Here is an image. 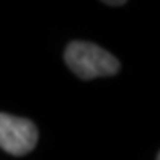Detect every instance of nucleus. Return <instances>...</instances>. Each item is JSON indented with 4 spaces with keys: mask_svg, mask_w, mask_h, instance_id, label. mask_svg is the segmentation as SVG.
Wrapping results in <instances>:
<instances>
[{
    "mask_svg": "<svg viewBox=\"0 0 160 160\" xmlns=\"http://www.w3.org/2000/svg\"><path fill=\"white\" fill-rule=\"evenodd\" d=\"M64 59L69 69L83 80L111 77L119 70V62L113 54L87 41L70 42L64 52Z\"/></svg>",
    "mask_w": 160,
    "mask_h": 160,
    "instance_id": "obj_1",
    "label": "nucleus"
},
{
    "mask_svg": "<svg viewBox=\"0 0 160 160\" xmlns=\"http://www.w3.org/2000/svg\"><path fill=\"white\" fill-rule=\"evenodd\" d=\"M38 129L30 119L0 113V147L12 155H26L38 144Z\"/></svg>",
    "mask_w": 160,
    "mask_h": 160,
    "instance_id": "obj_2",
    "label": "nucleus"
},
{
    "mask_svg": "<svg viewBox=\"0 0 160 160\" xmlns=\"http://www.w3.org/2000/svg\"><path fill=\"white\" fill-rule=\"evenodd\" d=\"M105 5H113V7H118V5H124L126 2L124 0H119V2H103Z\"/></svg>",
    "mask_w": 160,
    "mask_h": 160,
    "instance_id": "obj_3",
    "label": "nucleus"
}]
</instances>
